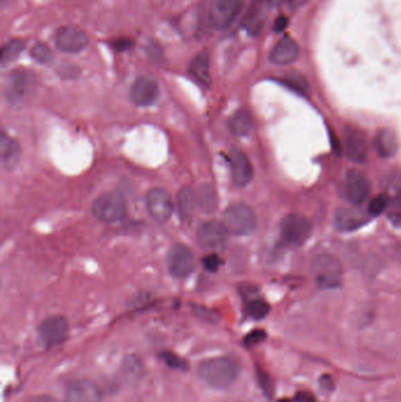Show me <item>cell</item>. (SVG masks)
Returning a JSON list of instances; mask_svg holds the SVG:
<instances>
[{
    "instance_id": "obj_1",
    "label": "cell",
    "mask_w": 401,
    "mask_h": 402,
    "mask_svg": "<svg viewBox=\"0 0 401 402\" xmlns=\"http://www.w3.org/2000/svg\"><path fill=\"white\" fill-rule=\"evenodd\" d=\"M240 366L230 356H217L199 363L198 376L207 387L224 391L237 381Z\"/></svg>"
},
{
    "instance_id": "obj_2",
    "label": "cell",
    "mask_w": 401,
    "mask_h": 402,
    "mask_svg": "<svg viewBox=\"0 0 401 402\" xmlns=\"http://www.w3.org/2000/svg\"><path fill=\"white\" fill-rule=\"evenodd\" d=\"M311 272L319 289H337L343 284V266L338 259L330 254L317 255L312 260Z\"/></svg>"
},
{
    "instance_id": "obj_3",
    "label": "cell",
    "mask_w": 401,
    "mask_h": 402,
    "mask_svg": "<svg viewBox=\"0 0 401 402\" xmlns=\"http://www.w3.org/2000/svg\"><path fill=\"white\" fill-rule=\"evenodd\" d=\"M222 223L231 235L238 237L252 235L258 225L253 210L242 203H233L227 207L226 211L224 212Z\"/></svg>"
},
{
    "instance_id": "obj_4",
    "label": "cell",
    "mask_w": 401,
    "mask_h": 402,
    "mask_svg": "<svg viewBox=\"0 0 401 402\" xmlns=\"http://www.w3.org/2000/svg\"><path fill=\"white\" fill-rule=\"evenodd\" d=\"M92 214L102 223H118L127 214L126 201L117 193H104L92 203Z\"/></svg>"
},
{
    "instance_id": "obj_5",
    "label": "cell",
    "mask_w": 401,
    "mask_h": 402,
    "mask_svg": "<svg viewBox=\"0 0 401 402\" xmlns=\"http://www.w3.org/2000/svg\"><path fill=\"white\" fill-rule=\"evenodd\" d=\"M312 232V223L304 215L291 213L283 218L280 223L281 238L292 246H300L308 241Z\"/></svg>"
},
{
    "instance_id": "obj_6",
    "label": "cell",
    "mask_w": 401,
    "mask_h": 402,
    "mask_svg": "<svg viewBox=\"0 0 401 402\" xmlns=\"http://www.w3.org/2000/svg\"><path fill=\"white\" fill-rule=\"evenodd\" d=\"M146 210L150 217L159 223H168L175 211V203L164 188H152L146 194Z\"/></svg>"
},
{
    "instance_id": "obj_7",
    "label": "cell",
    "mask_w": 401,
    "mask_h": 402,
    "mask_svg": "<svg viewBox=\"0 0 401 402\" xmlns=\"http://www.w3.org/2000/svg\"><path fill=\"white\" fill-rule=\"evenodd\" d=\"M168 265L170 273L178 279H185L191 275L195 268V257L193 250L183 244H177L168 252Z\"/></svg>"
},
{
    "instance_id": "obj_8",
    "label": "cell",
    "mask_w": 401,
    "mask_h": 402,
    "mask_svg": "<svg viewBox=\"0 0 401 402\" xmlns=\"http://www.w3.org/2000/svg\"><path fill=\"white\" fill-rule=\"evenodd\" d=\"M242 8V0H212L210 20L213 28L225 30L233 23Z\"/></svg>"
},
{
    "instance_id": "obj_9",
    "label": "cell",
    "mask_w": 401,
    "mask_h": 402,
    "mask_svg": "<svg viewBox=\"0 0 401 402\" xmlns=\"http://www.w3.org/2000/svg\"><path fill=\"white\" fill-rule=\"evenodd\" d=\"M37 332L45 347H55L66 340L69 324L64 316H51L39 325Z\"/></svg>"
},
{
    "instance_id": "obj_10",
    "label": "cell",
    "mask_w": 401,
    "mask_h": 402,
    "mask_svg": "<svg viewBox=\"0 0 401 402\" xmlns=\"http://www.w3.org/2000/svg\"><path fill=\"white\" fill-rule=\"evenodd\" d=\"M229 235L230 232L227 230L224 223L206 221L199 226L197 237H198L199 244L204 248L218 250L226 246Z\"/></svg>"
},
{
    "instance_id": "obj_11",
    "label": "cell",
    "mask_w": 401,
    "mask_h": 402,
    "mask_svg": "<svg viewBox=\"0 0 401 402\" xmlns=\"http://www.w3.org/2000/svg\"><path fill=\"white\" fill-rule=\"evenodd\" d=\"M55 45L65 53H78L89 45V37L79 28L62 26L55 33Z\"/></svg>"
},
{
    "instance_id": "obj_12",
    "label": "cell",
    "mask_w": 401,
    "mask_h": 402,
    "mask_svg": "<svg viewBox=\"0 0 401 402\" xmlns=\"http://www.w3.org/2000/svg\"><path fill=\"white\" fill-rule=\"evenodd\" d=\"M371 193V183L364 173L350 170L345 178V196L350 203L360 206L366 201Z\"/></svg>"
},
{
    "instance_id": "obj_13",
    "label": "cell",
    "mask_w": 401,
    "mask_h": 402,
    "mask_svg": "<svg viewBox=\"0 0 401 402\" xmlns=\"http://www.w3.org/2000/svg\"><path fill=\"white\" fill-rule=\"evenodd\" d=\"M344 151L347 158L355 164L367 159V141L364 132L355 127H346L343 132Z\"/></svg>"
},
{
    "instance_id": "obj_14",
    "label": "cell",
    "mask_w": 401,
    "mask_h": 402,
    "mask_svg": "<svg viewBox=\"0 0 401 402\" xmlns=\"http://www.w3.org/2000/svg\"><path fill=\"white\" fill-rule=\"evenodd\" d=\"M65 402H104V398L97 383L91 380L80 379L67 386Z\"/></svg>"
},
{
    "instance_id": "obj_15",
    "label": "cell",
    "mask_w": 401,
    "mask_h": 402,
    "mask_svg": "<svg viewBox=\"0 0 401 402\" xmlns=\"http://www.w3.org/2000/svg\"><path fill=\"white\" fill-rule=\"evenodd\" d=\"M231 176L232 181L238 188H245L253 178V167L245 153L240 149H231L230 156Z\"/></svg>"
},
{
    "instance_id": "obj_16",
    "label": "cell",
    "mask_w": 401,
    "mask_h": 402,
    "mask_svg": "<svg viewBox=\"0 0 401 402\" xmlns=\"http://www.w3.org/2000/svg\"><path fill=\"white\" fill-rule=\"evenodd\" d=\"M159 97L158 82L150 77H141L133 82L131 87V99L136 106L146 107L157 102Z\"/></svg>"
},
{
    "instance_id": "obj_17",
    "label": "cell",
    "mask_w": 401,
    "mask_h": 402,
    "mask_svg": "<svg viewBox=\"0 0 401 402\" xmlns=\"http://www.w3.org/2000/svg\"><path fill=\"white\" fill-rule=\"evenodd\" d=\"M267 6L269 5L262 0H257L249 5L242 23V28L249 35L253 37L260 35L262 28L265 26Z\"/></svg>"
},
{
    "instance_id": "obj_18",
    "label": "cell",
    "mask_w": 401,
    "mask_h": 402,
    "mask_svg": "<svg viewBox=\"0 0 401 402\" xmlns=\"http://www.w3.org/2000/svg\"><path fill=\"white\" fill-rule=\"evenodd\" d=\"M300 48L296 40L285 37L279 40L269 53V60L279 66H286L293 64L299 58Z\"/></svg>"
},
{
    "instance_id": "obj_19",
    "label": "cell",
    "mask_w": 401,
    "mask_h": 402,
    "mask_svg": "<svg viewBox=\"0 0 401 402\" xmlns=\"http://www.w3.org/2000/svg\"><path fill=\"white\" fill-rule=\"evenodd\" d=\"M28 75L25 71H12L5 84V95L8 102H19L28 92Z\"/></svg>"
},
{
    "instance_id": "obj_20",
    "label": "cell",
    "mask_w": 401,
    "mask_h": 402,
    "mask_svg": "<svg viewBox=\"0 0 401 402\" xmlns=\"http://www.w3.org/2000/svg\"><path fill=\"white\" fill-rule=\"evenodd\" d=\"M371 215L353 208H339L335 212V226L340 230H355L368 221Z\"/></svg>"
},
{
    "instance_id": "obj_21",
    "label": "cell",
    "mask_w": 401,
    "mask_h": 402,
    "mask_svg": "<svg viewBox=\"0 0 401 402\" xmlns=\"http://www.w3.org/2000/svg\"><path fill=\"white\" fill-rule=\"evenodd\" d=\"M374 149L382 158L393 156L399 149L397 134L390 129H380L374 138Z\"/></svg>"
},
{
    "instance_id": "obj_22",
    "label": "cell",
    "mask_w": 401,
    "mask_h": 402,
    "mask_svg": "<svg viewBox=\"0 0 401 402\" xmlns=\"http://www.w3.org/2000/svg\"><path fill=\"white\" fill-rule=\"evenodd\" d=\"M21 158L20 145L15 139L3 133L0 140V161L6 170H12L19 164Z\"/></svg>"
},
{
    "instance_id": "obj_23",
    "label": "cell",
    "mask_w": 401,
    "mask_h": 402,
    "mask_svg": "<svg viewBox=\"0 0 401 402\" xmlns=\"http://www.w3.org/2000/svg\"><path fill=\"white\" fill-rule=\"evenodd\" d=\"M188 72L192 78L195 79L200 85L210 86V55L206 51L199 52L198 55H195L188 66Z\"/></svg>"
},
{
    "instance_id": "obj_24",
    "label": "cell",
    "mask_w": 401,
    "mask_h": 402,
    "mask_svg": "<svg viewBox=\"0 0 401 402\" xmlns=\"http://www.w3.org/2000/svg\"><path fill=\"white\" fill-rule=\"evenodd\" d=\"M390 190V205H389V217L394 223H401V172L395 173L391 176L389 181Z\"/></svg>"
},
{
    "instance_id": "obj_25",
    "label": "cell",
    "mask_w": 401,
    "mask_h": 402,
    "mask_svg": "<svg viewBox=\"0 0 401 402\" xmlns=\"http://www.w3.org/2000/svg\"><path fill=\"white\" fill-rule=\"evenodd\" d=\"M227 124L235 137H247L253 129V118L247 109H242L230 118Z\"/></svg>"
},
{
    "instance_id": "obj_26",
    "label": "cell",
    "mask_w": 401,
    "mask_h": 402,
    "mask_svg": "<svg viewBox=\"0 0 401 402\" xmlns=\"http://www.w3.org/2000/svg\"><path fill=\"white\" fill-rule=\"evenodd\" d=\"M195 203L199 211L203 212L205 214L213 213L218 206L215 188L210 185H202L195 191Z\"/></svg>"
},
{
    "instance_id": "obj_27",
    "label": "cell",
    "mask_w": 401,
    "mask_h": 402,
    "mask_svg": "<svg viewBox=\"0 0 401 402\" xmlns=\"http://www.w3.org/2000/svg\"><path fill=\"white\" fill-rule=\"evenodd\" d=\"M177 206L179 210V214L184 220H191L195 214L197 203H195V192L191 188H183L178 193Z\"/></svg>"
},
{
    "instance_id": "obj_28",
    "label": "cell",
    "mask_w": 401,
    "mask_h": 402,
    "mask_svg": "<svg viewBox=\"0 0 401 402\" xmlns=\"http://www.w3.org/2000/svg\"><path fill=\"white\" fill-rule=\"evenodd\" d=\"M25 48V43L21 39L8 40L1 48V63L8 64L15 62Z\"/></svg>"
},
{
    "instance_id": "obj_29",
    "label": "cell",
    "mask_w": 401,
    "mask_h": 402,
    "mask_svg": "<svg viewBox=\"0 0 401 402\" xmlns=\"http://www.w3.org/2000/svg\"><path fill=\"white\" fill-rule=\"evenodd\" d=\"M123 369H124L125 378L129 381L139 380L143 375V365L141 360L134 356H130L129 358L125 359Z\"/></svg>"
},
{
    "instance_id": "obj_30",
    "label": "cell",
    "mask_w": 401,
    "mask_h": 402,
    "mask_svg": "<svg viewBox=\"0 0 401 402\" xmlns=\"http://www.w3.org/2000/svg\"><path fill=\"white\" fill-rule=\"evenodd\" d=\"M246 312L252 319L260 320L269 314V306L264 299H254L246 306Z\"/></svg>"
},
{
    "instance_id": "obj_31",
    "label": "cell",
    "mask_w": 401,
    "mask_h": 402,
    "mask_svg": "<svg viewBox=\"0 0 401 402\" xmlns=\"http://www.w3.org/2000/svg\"><path fill=\"white\" fill-rule=\"evenodd\" d=\"M389 205H390V197L386 193H382V194L374 197L373 199L371 200L367 212L371 217H378L384 212L387 211Z\"/></svg>"
},
{
    "instance_id": "obj_32",
    "label": "cell",
    "mask_w": 401,
    "mask_h": 402,
    "mask_svg": "<svg viewBox=\"0 0 401 402\" xmlns=\"http://www.w3.org/2000/svg\"><path fill=\"white\" fill-rule=\"evenodd\" d=\"M31 55L35 62L44 64V65L51 63L53 59V52L51 48L47 46L46 44L43 43L35 44V46L32 47Z\"/></svg>"
},
{
    "instance_id": "obj_33",
    "label": "cell",
    "mask_w": 401,
    "mask_h": 402,
    "mask_svg": "<svg viewBox=\"0 0 401 402\" xmlns=\"http://www.w3.org/2000/svg\"><path fill=\"white\" fill-rule=\"evenodd\" d=\"M285 84L289 87H292L293 90L299 92V93H306L308 91V80L300 73H296V72L286 75Z\"/></svg>"
},
{
    "instance_id": "obj_34",
    "label": "cell",
    "mask_w": 401,
    "mask_h": 402,
    "mask_svg": "<svg viewBox=\"0 0 401 402\" xmlns=\"http://www.w3.org/2000/svg\"><path fill=\"white\" fill-rule=\"evenodd\" d=\"M159 358L168 365V367L175 368V369H187L188 367L186 360H184L183 358H180L172 351H161Z\"/></svg>"
},
{
    "instance_id": "obj_35",
    "label": "cell",
    "mask_w": 401,
    "mask_h": 402,
    "mask_svg": "<svg viewBox=\"0 0 401 402\" xmlns=\"http://www.w3.org/2000/svg\"><path fill=\"white\" fill-rule=\"evenodd\" d=\"M266 339V332L262 329H254L252 332L249 333L244 339V345L247 347H253L258 344L262 342Z\"/></svg>"
},
{
    "instance_id": "obj_36",
    "label": "cell",
    "mask_w": 401,
    "mask_h": 402,
    "mask_svg": "<svg viewBox=\"0 0 401 402\" xmlns=\"http://www.w3.org/2000/svg\"><path fill=\"white\" fill-rule=\"evenodd\" d=\"M204 266L206 270L210 271V272H217L220 267V259H219L218 255L215 254H211V255H207L203 260Z\"/></svg>"
},
{
    "instance_id": "obj_37",
    "label": "cell",
    "mask_w": 401,
    "mask_h": 402,
    "mask_svg": "<svg viewBox=\"0 0 401 402\" xmlns=\"http://www.w3.org/2000/svg\"><path fill=\"white\" fill-rule=\"evenodd\" d=\"M296 402H318L314 395L310 393V392H299L296 395Z\"/></svg>"
},
{
    "instance_id": "obj_38",
    "label": "cell",
    "mask_w": 401,
    "mask_h": 402,
    "mask_svg": "<svg viewBox=\"0 0 401 402\" xmlns=\"http://www.w3.org/2000/svg\"><path fill=\"white\" fill-rule=\"evenodd\" d=\"M26 402H58V400H55L53 396H50V395H35V396L28 399Z\"/></svg>"
},
{
    "instance_id": "obj_39",
    "label": "cell",
    "mask_w": 401,
    "mask_h": 402,
    "mask_svg": "<svg viewBox=\"0 0 401 402\" xmlns=\"http://www.w3.org/2000/svg\"><path fill=\"white\" fill-rule=\"evenodd\" d=\"M133 45V42L129 39H121L117 43H114V48H117V50H121V51H125V50H129Z\"/></svg>"
},
{
    "instance_id": "obj_40",
    "label": "cell",
    "mask_w": 401,
    "mask_h": 402,
    "mask_svg": "<svg viewBox=\"0 0 401 402\" xmlns=\"http://www.w3.org/2000/svg\"><path fill=\"white\" fill-rule=\"evenodd\" d=\"M286 25H287V19L285 17H279L273 25V30L276 32L283 31L286 28Z\"/></svg>"
},
{
    "instance_id": "obj_41",
    "label": "cell",
    "mask_w": 401,
    "mask_h": 402,
    "mask_svg": "<svg viewBox=\"0 0 401 402\" xmlns=\"http://www.w3.org/2000/svg\"><path fill=\"white\" fill-rule=\"evenodd\" d=\"M308 0H289V6L293 8V10H298V8L304 6Z\"/></svg>"
},
{
    "instance_id": "obj_42",
    "label": "cell",
    "mask_w": 401,
    "mask_h": 402,
    "mask_svg": "<svg viewBox=\"0 0 401 402\" xmlns=\"http://www.w3.org/2000/svg\"><path fill=\"white\" fill-rule=\"evenodd\" d=\"M266 4L269 6H272V8H276V6H280L285 0H265Z\"/></svg>"
},
{
    "instance_id": "obj_43",
    "label": "cell",
    "mask_w": 401,
    "mask_h": 402,
    "mask_svg": "<svg viewBox=\"0 0 401 402\" xmlns=\"http://www.w3.org/2000/svg\"><path fill=\"white\" fill-rule=\"evenodd\" d=\"M279 402H291V401H289V400H287V399H283V400H280V401Z\"/></svg>"
}]
</instances>
